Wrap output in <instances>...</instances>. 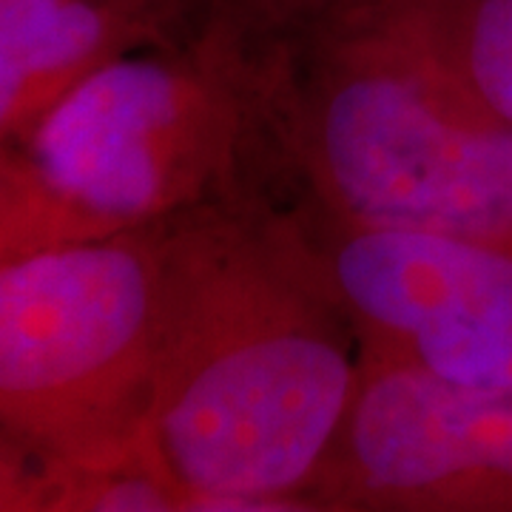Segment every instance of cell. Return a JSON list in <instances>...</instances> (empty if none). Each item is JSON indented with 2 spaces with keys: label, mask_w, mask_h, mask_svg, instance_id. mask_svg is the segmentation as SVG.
<instances>
[{
  "label": "cell",
  "mask_w": 512,
  "mask_h": 512,
  "mask_svg": "<svg viewBox=\"0 0 512 512\" xmlns=\"http://www.w3.org/2000/svg\"><path fill=\"white\" fill-rule=\"evenodd\" d=\"M165 23L109 0H0V146L29 140L89 74L151 46Z\"/></svg>",
  "instance_id": "7"
},
{
  "label": "cell",
  "mask_w": 512,
  "mask_h": 512,
  "mask_svg": "<svg viewBox=\"0 0 512 512\" xmlns=\"http://www.w3.org/2000/svg\"><path fill=\"white\" fill-rule=\"evenodd\" d=\"M123 231L63 197L29 157L0 146V268L37 251Z\"/></svg>",
  "instance_id": "9"
},
{
  "label": "cell",
  "mask_w": 512,
  "mask_h": 512,
  "mask_svg": "<svg viewBox=\"0 0 512 512\" xmlns=\"http://www.w3.org/2000/svg\"><path fill=\"white\" fill-rule=\"evenodd\" d=\"M26 146L63 197L123 228L248 197L245 168L271 151L259 52L211 23L183 49H131L63 97Z\"/></svg>",
  "instance_id": "4"
},
{
  "label": "cell",
  "mask_w": 512,
  "mask_h": 512,
  "mask_svg": "<svg viewBox=\"0 0 512 512\" xmlns=\"http://www.w3.org/2000/svg\"><path fill=\"white\" fill-rule=\"evenodd\" d=\"M336 3L339 0H208V23L251 52H271L308 35Z\"/></svg>",
  "instance_id": "11"
},
{
  "label": "cell",
  "mask_w": 512,
  "mask_h": 512,
  "mask_svg": "<svg viewBox=\"0 0 512 512\" xmlns=\"http://www.w3.org/2000/svg\"><path fill=\"white\" fill-rule=\"evenodd\" d=\"M268 148L336 220L512 242V126L387 0H339L259 52Z\"/></svg>",
  "instance_id": "2"
},
{
  "label": "cell",
  "mask_w": 512,
  "mask_h": 512,
  "mask_svg": "<svg viewBox=\"0 0 512 512\" xmlns=\"http://www.w3.org/2000/svg\"><path fill=\"white\" fill-rule=\"evenodd\" d=\"M146 458L180 495L316 493L362 345L291 211L256 194L160 222Z\"/></svg>",
  "instance_id": "1"
},
{
  "label": "cell",
  "mask_w": 512,
  "mask_h": 512,
  "mask_svg": "<svg viewBox=\"0 0 512 512\" xmlns=\"http://www.w3.org/2000/svg\"><path fill=\"white\" fill-rule=\"evenodd\" d=\"M362 353L470 390H512V242L291 208Z\"/></svg>",
  "instance_id": "5"
},
{
  "label": "cell",
  "mask_w": 512,
  "mask_h": 512,
  "mask_svg": "<svg viewBox=\"0 0 512 512\" xmlns=\"http://www.w3.org/2000/svg\"><path fill=\"white\" fill-rule=\"evenodd\" d=\"M109 3H120V6H134V9H146L154 15L171 18V12L180 6V0H109Z\"/></svg>",
  "instance_id": "14"
},
{
  "label": "cell",
  "mask_w": 512,
  "mask_h": 512,
  "mask_svg": "<svg viewBox=\"0 0 512 512\" xmlns=\"http://www.w3.org/2000/svg\"><path fill=\"white\" fill-rule=\"evenodd\" d=\"M458 83L512 126V0H387Z\"/></svg>",
  "instance_id": "8"
},
{
  "label": "cell",
  "mask_w": 512,
  "mask_h": 512,
  "mask_svg": "<svg viewBox=\"0 0 512 512\" xmlns=\"http://www.w3.org/2000/svg\"><path fill=\"white\" fill-rule=\"evenodd\" d=\"M316 493L353 512H512V390H470L362 353Z\"/></svg>",
  "instance_id": "6"
},
{
  "label": "cell",
  "mask_w": 512,
  "mask_h": 512,
  "mask_svg": "<svg viewBox=\"0 0 512 512\" xmlns=\"http://www.w3.org/2000/svg\"><path fill=\"white\" fill-rule=\"evenodd\" d=\"M160 299V222L3 265L0 430L74 470L146 456Z\"/></svg>",
  "instance_id": "3"
},
{
  "label": "cell",
  "mask_w": 512,
  "mask_h": 512,
  "mask_svg": "<svg viewBox=\"0 0 512 512\" xmlns=\"http://www.w3.org/2000/svg\"><path fill=\"white\" fill-rule=\"evenodd\" d=\"M180 512H353L319 493L262 495V498H200L180 495Z\"/></svg>",
  "instance_id": "13"
},
{
  "label": "cell",
  "mask_w": 512,
  "mask_h": 512,
  "mask_svg": "<svg viewBox=\"0 0 512 512\" xmlns=\"http://www.w3.org/2000/svg\"><path fill=\"white\" fill-rule=\"evenodd\" d=\"M66 470L0 430V512H40L55 498Z\"/></svg>",
  "instance_id": "12"
},
{
  "label": "cell",
  "mask_w": 512,
  "mask_h": 512,
  "mask_svg": "<svg viewBox=\"0 0 512 512\" xmlns=\"http://www.w3.org/2000/svg\"><path fill=\"white\" fill-rule=\"evenodd\" d=\"M57 512H180V493L143 456L103 470H72Z\"/></svg>",
  "instance_id": "10"
}]
</instances>
